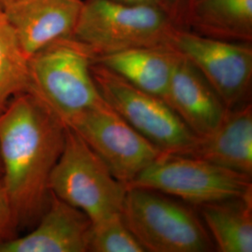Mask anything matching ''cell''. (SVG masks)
<instances>
[{
	"instance_id": "cell-2",
	"label": "cell",
	"mask_w": 252,
	"mask_h": 252,
	"mask_svg": "<svg viewBox=\"0 0 252 252\" xmlns=\"http://www.w3.org/2000/svg\"><path fill=\"white\" fill-rule=\"evenodd\" d=\"M94 55L72 37L54 41L28 59L31 94L63 125L104 100L91 72Z\"/></svg>"
},
{
	"instance_id": "cell-18",
	"label": "cell",
	"mask_w": 252,
	"mask_h": 252,
	"mask_svg": "<svg viewBox=\"0 0 252 252\" xmlns=\"http://www.w3.org/2000/svg\"><path fill=\"white\" fill-rule=\"evenodd\" d=\"M88 252H144L145 250L118 213L92 223Z\"/></svg>"
},
{
	"instance_id": "cell-1",
	"label": "cell",
	"mask_w": 252,
	"mask_h": 252,
	"mask_svg": "<svg viewBox=\"0 0 252 252\" xmlns=\"http://www.w3.org/2000/svg\"><path fill=\"white\" fill-rule=\"evenodd\" d=\"M64 135L63 123L27 92L0 111L1 179L19 223L34 222L45 211Z\"/></svg>"
},
{
	"instance_id": "cell-4",
	"label": "cell",
	"mask_w": 252,
	"mask_h": 252,
	"mask_svg": "<svg viewBox=\"0 0 252 252\" xmlns=\"http://www.w3.org/2000/svg\"><path fill=\"white\" fill-rule=\"evenodd\" d=\"M49 189L95 223L121 213L127 186L80 135L65 126L63 151L51 173Z\"/></svg>"
},
{
	"instance_id": "cell-23",
	"label": "cell",
	"mask_w": 252,
	"mask_h": 252,
	"mask_svg": "<svg viewBox=\"0 0 252 252\" xmlns=\"http://www.w3.org/2000/svg\"><path fill=\"white\" fill-rule=\"evenodd\" d=\"M2 177V165H1V160H0V179Z\"/></svg>"
},
{
	"instance_id": "cell-15",
	"label": "cell",
	"mask_w": 252,
	"mask_h": 252,
	"mask_svg": "<svg viewBox=\"0 0 252 252\" xmlns=\"http://www.w3.org/2000/svg\"><path fill=\"white\" fill-rule=\"evenodd\" d=\"M188 30L216 39L252 42V0H191Z\"/></svg>"
},
{
	"instance_id": "cell-12",
	"label": "cell",
	"mask_w": 252,
	"mask_h": 252,
	"mask_svg": "<svg viewBox=\"0 0 252 252\" xmlns=\"http://www.w3.org/2000/svg\"><path fill=\"white\" fill-rule=\"evenodd\" d=\"M162 99L199 137L211 133L229 109L201 73L183 55L176 65Z\"/></svg>"
},
{
	"instance_id": "cell-7",
	"label": "cell",
	"mask_w": 252,
	"mask_h": 252,
	"mask_svg": "<svg viewBox=\"0 0 252 252\" xmlns=\"http://www.w3.org/2000/svg\"><path fill=\"white\" fill-rule=\"evenodd\" d=\"M175 196L192 205L252 194V177L190 156L163 154L127 185Z\"/></svg>"
},
{
	"instance_id": "cell-11",
	"label": "cell",
	"mask_w": 252,
	"mask_h": 252,
	"mask_svg": "<svg viewBox=\"0 0 252 252\" xmlns=\"http://www.w3.org/2000/svg\"><path fill=\"white\" fill-rule=\"evenodd\" d=\"M92 221L82 211L50 192L34 230L0 244V252H86Z\"/></svg>"
},
{
	"instance_id": "cell-19",
	"label": "cell",
	"mask_w": 252,
	"mask_h": 252,
	"mask_svg": "<svg viewBox=\"0 0 252 252\" xmlns=\"http://www.w3.org/2000/svg\"><path fill=\"white\" fill-rule=\"evenodd\" d=\"M19 220L9 201L2 179H0V244L15 237Z\"/></svg>"
},
{
	"instance_id": "cell-16",
	"label": "cell",
	"mask_w": 252,
	"mask_h": 252,
	"mask_svg": "<svg viewBox=\"0 0 252 252\" xmlns=\"http://www.w3.org/2000/svg\"><path fill=\"white\" fill-rule=\"evenodd\" d=\"M199 207L219 252H252V194Z\"/></svg>"
},
{
	"instance_id": "cell-13",
	"label": "cell",
	"mask_w": 252,
	"mask_h": 252,
	"mask_svg": "<svg viewBox=\"0 0 252 252\" xmlns=\"http://www.w3.org/2000/svg\"><path fill=\"white\" fill-rule=\"evenodd\" d=\"M187 156L252 177V104L247 102L228 109L211 133L197 136Z\"/></svg>"
},
{
	"instance_id": "cell-8",
	"label": "cell",
	"mask_w": 252,
	"mask_h": 252,
	"mask_svg": "<svg viewBox=\"0 0 252 252\" xmlns=\"http://www.w3.org/2000/svg\"><path fill=\"white\" fill-rule=\"evenodd\" d=\"M96 153L118 180L126 186L165 153L103 101L66 126Z\"/></svg>"
},
{
	"instance_id": "cell-20",
	"label": "cell",
	"mask_w": 252,
	"mask_h": 252,
	"mask_svg": "<svg viewBox=\"0 0 252 252\" xmlns=\"http://www.w3.org/2000/svg\"><path fill=\"white\" fill-rule=\"evenodd\" d=\"M164 9L174 24L180 29L188 30L191 0H163Z\"/></svg>"
},
{
	"instance_id": "cell-10",
	"label": "cell",
	"mask_w": 252,
	"mask_h": 252,
	"mask_svg": "<svg viewBox=\"0 0 252 252\" xmlns=\"http://www.w3.org/2000/svg\"><path fill=\"white\" fill-rule=\"evenodd\" d=\"M81 6L82 0H13L2 9L29 59L54 41L71 37Z\"/></svg>"
},
{
	"instance_id": "cell-14",
	"label": "cell",
	"mask_w": 252,
	"mask_h": 252,
	"mask_svg": "<svg viewBox=\"0 0 252 252\" xmlns=\"http://www.w3.org/2000/svg\"><path fill=\"white\" fill-rule=\"evenodd\" d=\"M181 54L173 47H140L94 57L136 88L163 98Z\"/></svg>"
},
{
	"instance_id": "cell-9",
	"label": "cell",
	"mask_w": 252,
	"mask_h": 252,
	"mask_svg": "<svg viewBox=\"0 0 252 252\" xmlns=\"http://www.w3.org/2000/svg\"><path fill=\"white\" fill-rule=\"evenodd\" d=\"M172 47L201 73L226 108L243 104L252 86V43L216 39L179 29Z\"/></svg>"
},
{
	"instance_id": "cell-3",
	"label": "cell",
	"mask_w": 252,
	"mask_h": 252,
	"mask_svg": "<svg viewBox=\"0 0 252 252\" xmlns=\"http://www.w3.org/2000/svg\"><path fill=\"white\" fill-rule=\"evenodd\" d=\"M179 29L158 7L82 0L71 37L95 57L132 48L172 47Z\"/></svg>"
},
{
	"instance_id": "cell-5",
	"label": "cell",
	"mask_w": 252,
	"mask_h": 252,
	"mask_svg": "<svg viewBox=\"0 0 252 252\" xmlns=\"http://www.w3.org/2000/svg\"><path fill=\"white\" fill-rule=\"evenodd\" d=\"M121 215L145 252H206L215 247L192 209L159 191L127 189Z\"/></svg>"
},
{
	"instance_id": "cell-22",
	"label": "cell",
	"mask_w": 252,
	"mask_h": 252,
	"mask_svg": "<svg viewBox=\"0 0 252 252\" xmlns=\"http://www.w3.org/2000/svg\"><path fill=\"white\" fill-rule=\"evenodd\" d=\"M13 0H0V9L5 8L9 3H11Z\"/></svg>"
},
{
	"instance_id": "cell-21",
	"label": "cell",
	"mask_w": 252,
	"mask_h": 252,
	"mask_svg": "<svg viewBox=\"0 0 252 252\" xmlns=\"http://www.w3.org/2000/svg\"><path fill=\"white\" fill-rule=\"evenodd\" d=\"M119 3L129 4V5H146V6H154L165 10L163 0H110ZM166 12V11H165Z\"/></svg>"
},
{
	"instance_id": "cell-17",
	"label": "cell",
	"mask_w": 252,
	"mask_h": 252,
	"mask_svg": "<svg viewBox=\"0 0 252 252\" xmlns=\"http://www.w3.org/2000/svg\"><path fill=\"white\" fill-rule=\"evenodd\" d=\"M27 86L28 57L0 9V111L11 98L27 92Z\"/></svg>"
},
{
	"instance_id": "cell-6",
	"label": "cell",
	"mask_w": 252,
	"mask_h": 252,
	"mask_svg": "<svg viewBox=\"0 0 252 252\" xmlns=\"http://www.w3.org/2000/svg\"><path fill=\"white\" fill-rule=\"evenodd\" d=\"M91 72L103 100L162 153L187 156L197 139L164 100L129 83L101 63Z\"/></svg>"
}]
</instances>
